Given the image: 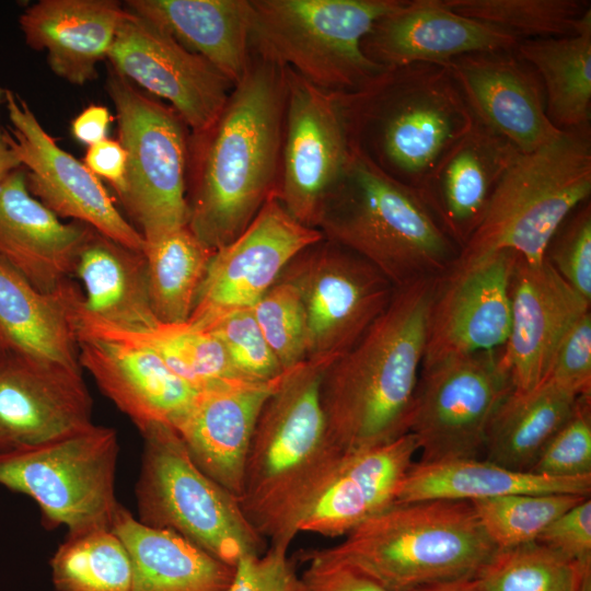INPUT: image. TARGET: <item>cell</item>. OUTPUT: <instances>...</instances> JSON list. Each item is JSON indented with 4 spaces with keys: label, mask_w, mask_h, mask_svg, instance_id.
<instances>
[{
    "label": "cell",
    "mask_w": 591,
    "mask_h": 591,
    "mask_svg": "<svg viewBox=\"0 0 591 591\" xmlns=\"http://www.w3.org/2000/svg\"><path fill=\"white\" fill-rule=\"evenodd\" d=\"M286 104V68L251 48L216 120L189 134L187 227L207 247L232 242L276 194Z\"/></svg>",
    "instance_id": "cell-1"
},
{
    "label": "cell",
    "mask_w": 591,
    "mask_h": 591,
    "mask_svg": "<svg viewBox=\"0 0 591 591\" xmlns=\"http://www.w3.org/2000/svg\"><path fill=\"white\" fill-rule=\"evenodd\" d=\"M438 278L395 288L362 337L325 369L320 401L331 440L341 454L408 433Z\"/></svg>",
    "instance_id": "cell-2"
},
{
    "label": "cell",
    "mask_w": 591,
    "mask_h": 591,
    "mask_svg": "<svg viewBox=\"0 0 591 591\" xmlns=\"http://www.w3.org/2000/svg\"><path fill=\"white\" fill-rule=\"evenodd\" d=\"M331 363L305 360L286 370L259 413L239 502L269 544L290 546L300 520L345 456L331 440L320 401Z\"/></svg>",
    "instance_id": "cell-3"
},
{
    "label": "cell",
    "mask_w": 591,
    "mask_h": 591,
    "mask_svg": "<svg viewBox=\"0 0 591 591\" xmlns=\"http://www.w3.org/2000/svg\"><path fill=\"white\" fill-rule=\"evenodd\" d=\"M470 501L395 502L303 559L350 566L386 591L474 578L497 552Z\"/></svg>",
    "instance_id": "cell-4"
},
{
    "label": "cell",
    "mask_w": 591,
    "mask_h": 591,
    "mask_svg": "<svg viewBox=\"0 0 591 591\" xmlns=\"http://www.w3.org/2000/svg\"><path fill=\"white\" fill-rule=\"evenodd\" d=\"M316 229L370 263L394 288L441 277L460 254L419 193L385 174L354 146L323 202Z\"/></svg>",
    "instance_id": "cell-5"
},
{
    "label": "cell",
    "mask_w": 591,
    "mask_h": 591,
    "mask_svg": "<svg viewBox=\"0 0 591 591\" xmlns=\"http://www.w3.org/2000/svg\"><path fill=\"white\" fill-rule=\"evenodd\" d=\"M343 101L352 146L417 192L474 123L450 69L442 65L386 69L362 90L343 94Z\"/></svg>",
    "instance_id": "cell-6"
},
{
    "label": "cell",
    "mask_w": 591,
    "mask_h": 591,
    "mask_svg": "<svg viewBox=\"0 0 591 591\" xmlns=\"http://www.w3.org/2000/svg\"><path fill=\"white\" fill-rule=\"evenodd\" d=\"M590 194L591 127L561 131L538 149L520 152L453 266L471 265L500 251L541 263L554 233L590 200Z\"/></svg>",
    "instance_id": "cell-7"
},
{
    "label": "cell",
    "mask_w": 591,
    "mask_h": 591,
    "mask_svg": "<svg viewBox=\"0 0 591 591\" xmlns=\"http://www.w3.org/2000/svg\"><path fill=\"white\" fill-rule=\"evenodd\" d=\"M404 0H251V48L335 93L362 90L385 68L361 42Z\"/></svg>",
    "instance_id": "cell-8"
},
{
    "label": "cell",
    "mask_w": 591,
    "mask_h": 591,
    "mask_svg": "<svg viewBox=\"0 0 591 591\" xmlns=\"http://www.w3.org/2000/svg\"><path fill=\"white\" fill-rule=\"evenodd\" d=\"M139 431L143 451L136 500L141 523L170 530L232 567L267 549L239 499L198 468L173 427L151 424Z\"/></svg>",
    "instance_id": "cell-9"
},
{
    "label": "cell",
    "mask_w": 591,
    "mask_h": 591,
    "mask_svg": "<svg viewBox=\"0 0 591 591\" xmlns=\"http://www.w3.org/2000/svg\"><path fill=\"white\" fill-rule=\"evenodd\" d=\"M106 89L127 155L119 198L138 231L151 242L187 227L188 127L170 105L144 94L113 68Z\"/></svg>",
    "instance_id": "cell-10"
},
{
    "label": "cell",
    "mask_w": 591,
    "mask_h": 591,
    "mask_svg": "<svg viewBox=\"0 0 591 591\" xmlns=\"http://www.w3.org/2000/svg\"><path fill=\"white\" fill-rule=\"evenodd\" d=\"M118 438L113 428H88L31 449L0 454V485L27 495L47 528L68 535L111 529L118 507L115 471Z\"/></svg>",
    "instance_id": "cell-11"
},
{
    "label": "cell",
    "mask_w": 591,
    "mask_h": 591,
    "mask_svg": "<svg viewBox=\"0 0 591 591\" xmlns=\"http://www.w3.org/2000/svg\"><path fill=\"white\" fill-rule=\"evenodd\" d=\"M299 292L306 323V360L334 362L387 308L393 285L370 263L326 239L308 246L280 277Z\"/></svg>",
    "instance_id": "cell-12"
},
{
    "label": "cell",
    "mask_w": 591,
    "mask_h": 591,
    "mask_svg": "<svg viewBox=\"0 0 591 591\" xmlns=\"http://www.w3.org/2000/svg\"><path fill=\"white\" fill-rule=\"evenodd\" d=\"M499 350L421 368L408 430L420 462L478 459L484 452L490 419L512 390Z\"/></svg>",
    "instance_id": "cell-13"
},
{
    "label": "cell",
    "mask_w": 591,
    "mask_h": 591,
    "mask_svg": "<svg viewBox=\"0 0 591 591\" xmlns=\"http://www.w3.org/2000/svg\"><path fill=\"white\" fill-rule=\"evenodd\" d=\"M286 68V67H285ZM287 71V104L276 197L299 222L316 229L323 202L352 150L343 94Z\"/></svg>",
    "instance_id": "cell-14"
},
{
    "label": "cell",
    "mask_w": 591,
    "mask_h": 591,
    "mask_svg": "<svg viewBox=\"0 0 591 591\" xmlns=\"http://www.w3.org/2000/svg\"><path fill=\"white\" fill-rule=\"evenodd\" d=\"M5 138L25 172L28 192L58 218L86 224L137 252L144 240L118 211L106 188L83 162L59 147L27 102L5 89Z\"/></svg>",
    "instance_id": "cell-15"
},
{
    "label": "cell",
    "mask_w": 591,
    "mask_h": 591,
    "mask_svg": "<svg viewBox=\"0 0 591 591\" xmlns=\"http://www.w3.org/2000/svg\"><path fill=\"white\" fill-rule=\"evenodd\" d=\"M323 237L273 195L237 237L215 251L187 323L204 328L228 313L252 309L290 260Z\"/></svg>",
    "instance_id": "cell-16"
},
{
    "label": "cell",
    "mask_w": 591,
    "mask_h": 591,
    "mask_svg": "<svg viewBox=\"0 0 591 591\" xmlns=\"http://www.w3.org/2000/svg\"><path fill=\"white\" fill-rule=\"evenodd\" d=\"M106 58L131 83L167 101L190 134L211 126L234 86L206 59L129 10Z\"/></svg>",
    "instance_id": "cell-17"
},
{
    "label": "cell",
    "mask_w": 591,
    "mask_h": 591,
    "mask_svg": "<svg viewBox=\"0 0 591 591\" xmlns=\"http://www.w3.org/2000/svg\"><path fill=\"white\" fill-rule=\"evenodd\" d=\"M517 258L512 251H500L471 265L452 266L438 278L421 368L503 347L511 326L509 282Z\"/></svg>",
    "instance_id": "cell-18"
},
{
    "label": "cell",
    "mask_w": 591,
    "mask_h": 591,
    "mask_svg": "<svg viewBox=\"0 0 591 591\" xmlns=\"http://www.w3.org/2000/svg\"><path fill=\"white\" fill-rule=\"evenodd\" d=\"M447 67L473 120L519 152L534 151L560 135L546 115L538 73L515 48L468 53Z\"/></svg>",
    "instance_id": "cell-19"
},
{
    "label": "cell",
    "mask_w": 591,
    "mask_h": 591,
    "mask_svg": "<svg viewBox=\"0 0 591 591\" xmlns=\"http://www.w3.org/2000/svg\"><path fill=\"white\" fill-rule=\"evenodd\" d=\"M82 371L0 357V454L38 447L93 424Z\"/></svg>",
    "instance_id": "cell-20"
},
{
    "label": "cell",
    "mask_w": 591,
    "mask_h": 591,
    "mask_svg": "<svg viewBox=\"0 0 591 591\" xmlns=\"http://www.w3.org/2000/svg\"><path fill=\"white\" fill-rule=\"evenodd\" d=\"M509 297L511 326L499 359L512 390L528 391L546 378L561 339L591 302L545 259L531 264L519 255Z\"/></svg>",
    "instance_id": "cell-21"
},
{
    "label": "cell",
    "mask_w": 591,
    "mask_h": 591,
    "mask_svg": "<svg viewBox=\"0 0 591 591\" xmlns=\"http://www.w3.org/2000/svg\"><path fill=\"white\" fill-rule=\"evenodd\" d=\"M519 43L499 27L451 11L441 0H404L374 23L361 48L372 62L393 69L413 63L447 66L468 53L513 49Z\"/></svg>",
    "instance_id": "cell-22"
},
{
    "label": "cell",
    "mask_w": 591,
    "mask_h": 591,
    "mask_svg": "<svg viewBox=\"0 0 591 591\" xmlns=\"http://www.w3.org/2000/svg\"><path fill=\"white\" fill-rule=\"evenodd\" d=\"M91 227L62 222L27 189L23 167L0 184V260L34 288L54 293L69 283Z\"/></svg>",
    "instance_id": "cell-23"
},
{
    "label": "cell",
    "mask_w": 591,
    "mask_h": 591,
    "mask_svg": "<svg viewBox=\"0 0 591 591\" xmlns=\"http://www.w3.org/2000/svg\"><path fill=\"white\" fill-rule=\"evenodd\" d=\"M282 374L269 382H243L197 391L173 426L198 468L237 499L259 413Z\"/></svg>",
    "instance_id": "cell-24"
},
{
    "label": "cell",
    "mask_w": 591,
    "mask_h": 591,
    "mask_svg": "<svg viewBox=\"0 0 591 591\" xmlns=\"http://www.w3.org/2000/svg\"><path fill=\"white\" fill-rule=\"evenodd\" d=\"M520 152L474 121L433 166L418 193L460 251L482 222L503 174Z\"/></svg>",
    "instance_id": "cell-25"
},
{
    "label": "cell",
    "mask_w": 591,
    "mask_h": 591,
    "mask_svg": "<svg viewBox=\"0 0 591 591\" xmlns=\"http://www.w3.org/2000/svg\"><path fill=\"white\" fill-rule=\"evenodd\" d=\"M78 347L81 369L139 430L151 424L173 427L197 393L146 348L82 336Z\"/></svg>",
    "instance_id": "cell-26"
},
{
    "label": "cell",
    "mask_w": 591,
    "mask_h": 591,
    "mask_svg": "<svg viewBox=\"0 0 591 591\" xmlns=\"http://www.w3.org/2000/svg\"><path fill=\"white\" fill-rule=\"evenodd\" d=\"M418 452L415 437L345 455L335 474L299 522V532L345 536L396 502L401 482Z\"/></svg>",
    "instance_id": "cell-27"
},
{
    "label": "cell",
    "mask_w": 591,
    "mask_h": 591,
    "mask_svg": "<svg viewBox=\"0 0 591 591\" xmlns=\"http://www.w3.org/2000/svg\"><path fill=\"white\" fill-rule=\"evenodd\" d=\"M127 9L114 0H40L19 24L25 43L45 51L51 71L74 85L97 76Z\"/></svg>",
    "instance_id": "cell-28"
},
{
    "label": "cell",
    "mask_w": 591,
    "mask_h": 591,
    "mask_svg": "<svg viewBox=\"0 0 591 591\" xmlns=\"http://www.w3.org/2000/svg\"><path fill=\"white\" fill-rule=\"evenodd\" d=\"M79 291L70 281L57 292H40L0 260V356L82 371L72 320Z\"/></svg>",
    "instance_id": "cell-29"
},
{
    "label": "cell",
    "mask_w": 591,
    "mask_h": 591,
    "mask_svg": "<svg viewBox=\"0 0 591 591\" xmlns=\"http://www.w3.org/2000/svg\"><path fill=\"white\" fill-rule=\"evenodd\" d=\"M126 9L155 23L233 84L251 57V0H128Z\"/></svg>",
    "instance_id": "cell-30"
},
{
    "label": "cell",
    "mask_w": 591,
    "mask_h": 591,
    "mask_svg": "<svg viewBox=\"0 0 591 591\" xmlns=\"http://www.w3.org/2000/svg\"><path fill=\"white\" fill-rule=\"evenodd\" d=\"M73 276L83 288L80 306L93 320L126 331L159 324L151 306L143 252L92 230L79 251Z\"/></svg>",
    "instance_id": "cell-31"
},
{
    "label": "cell",
    "mask_w": 591,
    "mask_h": 591,
    "mask_svg": "<svg viewBox=\"0 0 591 591\" xmlns=\"http://www.w3.org/2000/svg\"><path fill=\"white\" fill-rule=\"evenodd\" d=\"M111 530L131 563L130 591H225L234 567L181 535L146 525L118 505Z\"/></svg>",
    "instance_id": "cell-32"
},
{
    "label": "cell",
    "mask_w": 591,
    "mask_h": 591,
    "mask_svg": "<svg viewBox=\"0 0 591 591\" xmlns=\"http://www.w3.org/2000/svg\"><path fill=\"white\" fill-rule=\"evenodd\" d=\"M591 475L553 477L513 471L487 460L456 459L416 462L407 471L396 502L465 500L515 494H572L590 497Z\"/></svg>",
    "instance_id": "cell-33"
},
{
    "label": "cell",
    "mask_w": 591,
    "mask_h": 591,
    "mask_svg": "<svg viewBox=\"0 0 591 591\" xmlns=\"http://www.w3.org/2000/svg\"><path fill=\"white\" fill-rule=\"evenodd\" d=\"M73 303L72 318L77 336L121 341L146 348L159 356L169 369L194 387L205 389L252 382L233 368L221 341L209 331L189 323L165 324L140 331L104 325Z\"/></svg>",
    "instance_id": "cell-34"
},
{
    "label": "cell",
    "mask_w": 591,
    "mask_h": 591,
    "mask_svg": "<svg viewBox=\"0 0 591 591\" xmlns=\"http://www.w3.org/2000/svg\"><path fill=\"white\" fill-rule=\"evenodd\" d=\"M579 397L549 380L528 391L511 390L488 425L485 460L531 472L547 443L573 414Z\"/></svg>",
    "instance_id": "cell-35"
},
{
    "label": "cell",
    "mask_w": 591,
    "mask_h": 591,
    "mask_svg": "<svg viewBox=\"0 0 591 591\" xmlns=\"http://www.w3.org/2000/svg\"><path fill=\"white\" fill-rule=\"evenodd\" d=\"M515 50L538 73L554 127H591V23L570 36L520 40Z\"/></svg>",
    "instance_id": "cell-36"
},
{
    "label": "cell",
    "mask_w": 591,
    "mask_h": 591,
    "mask_svg": "<svg viewBox=\"0 0 591 591\" xmlns=\"http://www.w3.org/2000/svg\"><path fill=\"white\" fill-rule=\"evenodd\" d=\"M215 251L184 227L146 242L148 287L159 323H186Z\"/></svg>",
    "instance_id": "cell-37"
},
{
    "label": "cell",
    "mask_w": 591,
    "mask_h": 591,
    "mask_svg": "<svg viewBox=\"0 0 591 591\" xmlns=\"http://www.w3.org/2000/svg\"><path fill=\"white\" fill-rule=\"evenodd\" d=\"M58 591H130L129 555L111 529L67 535L50 560Z\"/></svg>",
    "instance_id": "cell-38"
},
{
    "label": "cell",
    "mask_w": 591,
    "mask_h": 591,
    "mask_svg": "<svg viewBox=\"0 0 591 591\" xmlns=\"http://www.w3.org/2000/svg\"><path fill=\"white\" fill-rule=\"evenodd\" d=\"M451 11L484 22L520 40L563 37L591 23L586 0H441Z\"/></svg>",
    "instance_id": "cell-39"
},
{
    "label": "cell",
    "mask_w": 591,
    "mask_h": 591,
    "mask_svg": "<svg viewBox=\"0 0 591 591\" xmlns=\"http://www.w3.org/2000/svg\"><path fill=\"white\" fill-rule=\"evenodd\" d=\"M589 568L535 541L497 549L475 578L484 591H577Z\"/></svg>",
    "instance_id": "cell-40"
},
{
    "label": "cell",
    "mask_w": 591,
    "mask_h": 591,
    "mask_svg": "<svg viewBox=\"0 0 591 591\" xmlns=\"http://www.w3.org/2000/svg\"><path fill=\"white\" fill-rule=\"evenodd\" d=\"M588 496L515 494L470 501L488 537L498 549L535 542L560 514Z\"/></svg>",
    "instance_id": "cell-41"
},
{
    "label": "cell",
    "mask_w": 591,
    "mask_h": 591,
    "mask_svg": "<svg viewBox=\"0 0 591 591\" xmlns=\"http://www.w3.org/2000/svg\"><path fill=\"white\" fill-rule=\"evenodd\" d=\"M252 312L283 371L306 360L305 315L292 283L278 278Z\"/></svg>",
    "instance_id": "cell-42"
},
{
    "label": "cell",
    "mask_w": 591,
    "mask_h": 591,
    "mask_svg": "<svg viewBox=\"0 0 591 591\" xmlns=\"http://www.w3.org/2000/svg\"><path fill=\"white\" fill-rule=\"evenodd\" d=\"M223 345L236 372L252 382H269L285 371L268 346L252 309L228 313L208 326Z\"/></svg>",
    "instance_id": "cell-43"
},
{
    "label": "cell",
    "mask_w": 591,
    "mask_h": 591,
    "mask_svg": "<svg viewBox=\"0 0 591 591\" xmlns=\"http://www.w3.org/2000/svg\"><path fill=\"white\" fill-rule=\"evenodd\" d=\"M544 259L591 302V202L578 206L552 236Z\"/></svg>",
    "instance_id": "cell-44"
},
{
    "label": "cell",
    "mask_w": 591,
    "mask_h": 591,
    "mask_svg": "<svg viewBox=\"0 0 591 591\" xmlns=\"http://www.w3.org/2000/svg\"><path fill=\"white\" fill-rule=\"evenodd\" d=\"M531 472L553 477L591 475L590 395H581L571 417L551 439Z\"/></svg>",
    "instance_id": "cell-45"
},
{
    "label": "cell",
    "mask_w": 591,
    "mask_h": 591,
    "mask_svg": "<svg viewBox=\"0 0 591 591\" xmlns=\"http://www.w3.org/2000/svg\"><path fill=\"white\" fill-rule=\"evenodd\" d=\"M288 548L282 544H269L260 555L240 558L225 591H304L301 576L288 557Z\"/></svg>",
    "instance_id": "cell-46"
},
{
    "label": "cell",
    "mask_w": 591,
    "mask_h": 591,
    "mask_svg": "<svg viewBox=\"0 0 591 591\" xmlns=\"http://www.w3.org/2000/svg\"><path fill=\"white\" fill-rule=\"evenodd\" d=\"M559 387L577 395L591 393V313H584L561 339L548 373Z\"/></svg>",
    "instance_id": "cell-47"
},
{
    "label": "cell",
    "mask_w": 591,
    "mask_h": 591,
    "mask_svg": "<svg viewBox=\"0 0 591 591\" xmlns=\"http://www.w3.org/2000/svg\"><path fill=\"white\" fill-rule=\"evenodd\" d=\"M537 542L578 564H591L590 497L556 518Z\"/></svg>",
    "instance_id": "cell-48"
},
{
    "label": "cell",
    "mask_w": 591,
    "mask_h": 591,
    "mask_svg": "<svg viewBox=\"0 0 591 591\" xmlns=\"http://www.w3.org/2000/svg\"><path fill=\"white\" fill-rule=\"evenodd\" d=\"M302 573L304 591H386L357 569L332 561L310 559Z\"/></svg>",
    "instance_id": "cell-49"
},
{
    "label": "cell",
    "mask_w": 591,
    "mask_h": 591,
    "mask_svg": "<svg viewBox=\"0 0 591 591\" xmlns=\"http://www.w3.org/2000/svg\"><path fill=\"white\" fill-rule=\"evenodd\" d=\"M85 166L99 178H104L118 193H123L127 172V155L118 140L106 138L89 146Z\"/></svg>",
    "instance_id": "cell-50"
},
{
    "label": "cell",
    "mask_w": 591,
    "mask_h": 591,
    "mask_svg": "<svg viewBox=\"0 0 591 591\" xmlns=\"http://www.w3.org/2000/svg\"><path fill=\"white\" fill-rule=\"evenodd\" d=\"M112 119L106 106L91 104L72 119V136L88 146L97 143L107 138Z\"/></svg>",
    "instance_id": "cell-51"
},
{
    "label": "cell",
    "mask_w": 591,
    "mask_h": 591,
    "mask_svg": "<svg viewBox=\"0 0 591 591\" xmlns=\"http://www.w3.org/2000/svg\"><path fill=\"white\" fill-rule=\"evenodd\" d=\"M5 89L0 86V184L15 170L22 167L5 138V129L1 127V109L4 108Z\"/></svg>",
    "instance_id": "cell-52"
},
{
    "label": "cell",
    "mask_w": 591,
    "mask_h": 591,
    "mask_svg": "<svg viewBox=\"0 0 591 591\" xmlns=\"http://www.w3.org/2000/svg\"><path fill=\"white\" fill-rule=\"evenodd\" d=\"M413 591H484L478 580L474 578H463L456 580L442 581L419 587Z\"/></svg>",
    "instance_id": "cell-53"
},
{
    "label": "cell",
    "mask_w": 591,
    "mask_h": 591,
    "mask_svg": "<svg viewBox=\"0 0 591 591\" xmlns=\"http://www.w3.org/2000/svg\"><path fill=\"white\" fill-rule=\"evenodd\" d=\"M577 591H591V568L582 573Z\"/></svg>",
    "instance_id": "cell-54"
},
{
    "label": "cell",
    "mask_w": 591,
    "mask_h": 591,
    "mask_svg": "<svg viewBox=\"0 0 591 591\" xmlns=\"http://www.w3.org/2000/svg\"><path fill=\"white\" fill-rule=\"evenodd\" d=\"M1 357V356H0Z\"/></svg>",
    "instance_id": "cell-55"
}]
</instances>
